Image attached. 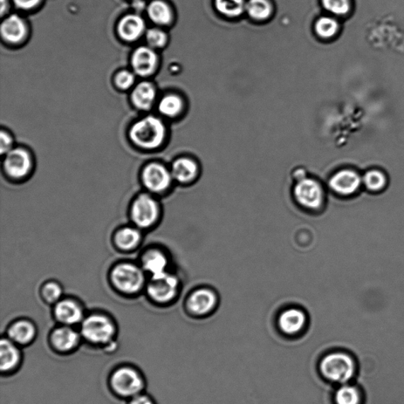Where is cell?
Instances as JSON below:
<instances>
[{
  "instance_id": "14",
  "label": "cell",
  "mask_w": 404,
  "mask_h": 404,
  "mask_svg": "<svg viewBox=\"0 0 404 404\" xmlns=\"http://www.w3.org/2000/svg\"><path fill=\"white\" fill-rule=\"evenodd\" d=\"M217 304L215 294L208 289H200L191 294L187 306L191 313L204 315L214 309Z\"/></svg>"
},
{
  "instance_id": "17",
  "label": "cell",
  "mask_w": 404,
  "mask_h": 404,
  "mask_svg": "<svg viewBox=\"0 0 404 404\" xmlns=\"http://www.w3.org/2000/svg\"><path fill=\"white\" fill-rule=\"evenodd\" d=\"M1 33L3 37L9 42H19L25 37L26 33L23 20L16 15L6 18L1 25Z\"/></svg>"
},
{
  "instance_id": "20",
  "label": "cell",
  "mask_w": 404,
  "mask_h": 404,
  "mask_svg": "<svg viewBox=\"0 0 404 404\" xmlns=\"http://www.w3.org/2000/svg\"><path fill=\"white\" fill-rule=\"evenodd\" d=\"M156 98L155 88L149 82L144 81L137 86L132 93L134 105L142 110L151 108Z\"/></svg>"
},
{
  "instance_id": "15",
  "label": "cell",
  "mask_w": 404,
  "mask_h": 404,
  "mask_svg": "<svg viewBox=\"0 0 404 404\" xmlns=\"http://www.w3.org/2000/svg\"><path fill=\"white\" fill-rule=\"evenodd\" d=\"M54 314L60 323L66 325L78 324L83 318L81 308L72 300L61 301L54 309Z\"/></svg>"
},
{
  "instance_id": "18",
  "label": "cell",
  "mask_w": 404,
  "mask_h": 404,
  "mask_svg": "<svg viewBox=\"0 0 404 404\" xmlns=\"http://www.w3.org/2000/svg\"><path fill=\"white\" fill-rule=\"evenodd\" d=\"M79 335L70 327H61L54 330L52 335V342L60 352H69L77 346Z\"/></svg>"
},
{
  "instance_id": "26",
  "label": "cell",
  "mask_w": 404,
  "mask_h": 404,
  "mask_svg": "<svg viewBox=\"0 0 404 404\" xmlns=\"http://www.w3.org/2000/svg\"><path fill=\"white\" fill-rule=\"evenodd\" d=\"M141 239L140 232L133 228L120 230L115 237L116 243L122 250H132L139 244Z\"/></svg>"
},
{
  "instance_id": "7",
  "label": "cell",
  "mask_w": 404,
  "mask_h": 404,
  "mask_svg": "<svg viewBox=\"0 0 404 404\" xmlns=\"http://www.w3.org/2000/svg\"><path fill=\"white\" fill-rule=\"evenodd\" d=\"M294 193L298 202L306 208L316 209L323 203V190L315 180H301L294 187Z\"/></svg>"
},
{
  "instance_id": "1",
  "label": "cell",
  "mask_w": 404,
  "mask_h": 404,
  "mask_svg": "<svg viewBox=\"0 0 404 404\" xmlns=\"http://www.w3.org/2000/svg\"><path fill=\"white\" fill-rule=\"evenodd\" d=\"M319 369L323 378L335 384L345 385L354 378L357 364L353 356L346 352H333L321 359Z\"/></svg>"
},
{
  "instance_id": "11",
  "label": "cell",
  "mask_w": 404,
  "mask_h": 404,
  "mask_svg": "<svg viewBox=\"0 0 404 404\" xmlns=\"http://www.w3.org/2000/svg\"><path fill=\"white\" fill-rule=\"evenodd\" d=\"M4 167L6 172L13 178L24 177L31 168L30 156L23 149H11L6 154Z\"/></svg>"
},
{
  "instance_id": "37",
  "label": "cell",
  "mask_w": 404,
  "mask_h": 404,
  "mask_svg": "<svg viewBox=\"0 0 404 404\" xmlns=\"http://www.w3.org/2000/svg\"><path fill=\"white\" fill-rule=\"evenodd\" d=\"M0 141H1V143H0V149H1V154H8L10 152L12 146V140L11 137L8 134L2 132L1 135H0Z\"/></svg>"
},
{
  "instance_id": "19",
  "label": "cell",
  "mask_w": 404,
  "mask_h": 404,
  "mask_svg": "<svg viewBox=\"0 0 404 404\" xmlns=\"http://www.w3.org/2000/svg\"><path fill=\"white\" fill-rule=\"evenodd\" d=\"M20 352L18 347L8 339H3L0 344V368L3 372L10 371L19 364Z\"/></svg>"
},
{
  "instance_id": "30",
  "label": "cell",
  "mask_w": 404,
  "mask_h": 404,
  "mask_svg": "<svg viewBox=\"0 0 404 404\" xmlns=\"http://www.w3.org/2000/svg\"><path fill=\"white\" fill-rule=\"evenodd\" d=\"M183 101L177 96L168 95L163 98L159 105L160 112L169 117L179 115L182 111Z\"/></svg>"
},
{
  "instance_id": "38",
  "label": "cell",
  "mask_w": 404,
  "mask_h": 404,
  "mask_svg": "<svg viewBox=\"0 0 404 404\" xmlns=\"http://www.w3.org/2000/svg\"><path fill=\"white\" fill-rule=\"evenodd\" d=\"M129 404H154L151 399L146 396L137 395L134 396Z\"/></svg>"
},
{
  "instance_id": "12",
  "label": "cell",
  "mask_w": 404,
  "mask_h": 404,
  "mask_svg": "<svg viewBox=\"0 0 404 404\" xmlns=\"http://www.w3.org/2000/svg\"><path fill=\"white\" fill-rule=\"evenodd\" d=\"M306 323L305 313L300 310L289 309L279 315L278 325L280 331L286 335H296L302 332Z\"/></svg>"
},
{
  "instance_id": "13",
  "label": "cell",
  "mask_w": 404,
  "mask_h": 404,
  "mask_svg": "<svg viewBox=\"0 0 404 404\" xmlns=\"http://www.w3.org/2000/svg\"><path fill=\"white\" fill-rule=\"evenodd\" d=\"M132 63L136 74L145 77L151 74L155 70L157 57L149 47H141L133 54Z\"/></svg>"
},
{
  "instance_id": "8",
  "label": "cell",
  "mask_w": 404,
  "mask_h": 404,
  "mask_svg": "<svg viewBox=\"0 0 404 404\" xmlns=\"http://www.w3.org/2000/svg\"><path fill=\"white\" fill-rule=\"evenodd\" d=\"M177 287V279L166 272L152 277L148 284V292L157 302L166 303L175 297Z\"/></svg>"
},
{
  "instance_id": "3",
  "label": "cell",
  "mask_w": 404,
  "mask_h": 404,
  "mask_svg": "<svg viewBox=\"0 0 404 404\" xmlns=\"http://www.w3.org/2000/svg\"><path fill=\"white\" fill-rule=\"evenodd\" d=\"M81 333L91 343L104 345L113 338L115 327L107 317L94 314L84 320L82 323Z\"/></svg>"
},
{
  "instance_id": "5",
  "label": "cell",
  "mask_w": 404,
  "mask_h": 404,
  "mask_svg": "<svg viewBox=\"0 0 404 404\" xmlns=\"http://www.w3.org/2000/svg\"><path fill=\"white\" fill-rule=\"evenodd\" d=\"M111 381L115 391L126 397L138 395L144 386L140 374L135 369L129 367L117 369L113 374Z\"/></svg>"
},
{
  "instance_id": "25",
  "label": "cell",
  "mask_w": 404,
  "mask_h": 404,
  "mask_svg": "<svg viewBox=\"0 0 404 404\" xmlns=\"http://www.w3.org/2000/svg\"><path fill=\"white\" fill-rule=\"evenodd\" d=\"M147 13L149 18L159 25L168 24L173 18L170 6L161 0H154L150 3L147 8Z\"/></svg>"
},
{
  "instance_id": "6",
  "label": "cell",
  "mask_w": 404,
  "mask_h": 404,
  "mask_svg": "<svg viewBox=\"0 0 404 404\" xmlns=\"http://www.w3.org/2000/svg\"><path fill=\"white\" fill-rule=\"evenodd\" d=\"M134 222L140 228L154 224L159 215L158 204L151 196L142 195L134 201L132 210Z\"/></svg>"
},
{
  "instance_id": "10",
  "label": "cell",
  "mask_w": 404,
  "mask_h": 404,
  "mask_svg": "<svg viewBox=\"0 0 404 404\" xmlns=\"http://www.w3.org/2000/svg\"><path fill=\"white\" fill-rule=\"evenodd\" d=\"M143 181L149 190L154 192H162L172 183V175L166 168L154 163L144 170Z\"/></svg>"
},
{
  "instance_id": "22",
  "label": "cell",
  "mask_w": 404,
  "mask_h": 404,
  "mask_svg": "<svg viewBox=\"0 0 404 404\" xmlns=\"http://www.w3.org/2000/svg\"><path fill=\"white\" fill-rule=\"evenodd\" d=\"M173 176L179 182L188 183L195 179L197 166L195 161L187 158L177 160L173 166Z\"/></svg>"
},
{
  "instance_id": "32",
  "label": "cell",
  "mask_w": 404,
  "mask_h": 404,
  "mask_svg": "<svg viewBox=\"0 0 404 404\" xmlns=\"http://www.w3.org/2000/svg\"><path fill=\"white\" fill-rule=\"evenodd\" d=\"M323 5L335 16H344L351 10L350 0H323Z\"/></svg>"
},
{
  "instance_id": "33",
  "label": "cell",
  "mask_w": 404,
  "mask_h": 404,
  "mask_svg": "<svg viewBox=\"0 0 404 404\" xmlns=\"http://www.w3.org/2000/svg\"><path fill=\"white\" fill-rule=\"evenodd\" d=\"M147 42L151 47H162L167 42L166 34L161 30L152 29L146 33Z\"/></svg>"
},
{
  "instance_id": "29",
  "label": "cell",
  "mask_w": 404,
  "mask_h": 404,
  "mask_svg": "<svg viewBox=\"0 0 404 404\" xmlns=\"http://www.w3.org/2000/svg\"><path fill=\"white\" fill-rule=\"evenodd\" d=\"M339 30V24L334 18L323 17L315 25V31L321 37L328 39L333 37Z\"/></svg>"
},
{
  "instance_id": "27",
  "label": "cell",
  "mask_w": 404,
  "mask_h": 404,
  "mask_svg": "<svg viewBox=\"0 0 404 404\" xmlns=\"http://www.w3.org/2000/svg\"><path fill=\"white\" fill-rule=\"evenodd\" d=\"M246 4L244 0H215L217 11L229 17L241 16L246 10Z\"/></svg>"
},
{
  "instance_id": "36",
  "label": "cell",
  "mask_w": 404,
  "mask_h": 404,
  "mask_svg": "<svg viewBox=\"0 0 404 404\" xmlns=\"http://www.w3.org/2000/svg\"><path fill=\"white\" fill-rule=\"evenodd\" d=\"M41 0H13L18 8L22 10H31L40 4Z\"/></svg>"
},
{
  "instance_id": "4",
  "label": "cell",
  "mask_w": 404,
  "mask_h": 404,
  "mask_svg": "<svg viewBox=\"0 0 404 404\" xmlns=\"http://www.w3.org/2000/svg\"><path fill=\"white\" fill-rule=\"evenodd\" d=\"M112 280L116 287L126 293H134L144 284L142 271L134 265L125 263L116 266L112 272Z\"/></svg>"
},
{
  "instance_id": "21",
  "label": "cell",
  "mask_w": 404,
  "mask_h": 404,
  "mask_svg": "<svg viewBox=\"0 0 404 404\" xmlns=\"http://www.w3.org/2000/svg\"><path fill=\"white\" fill-rule=\"evenodd\" d=\"M13 342L18 345H27L35 337V328L27 321H19L13 324L8 332Z\"/></svg>"
},
{
  "instance_id": "16",
  "label": "cell",
  "mask_w": 404,
  "mask_h": 404,
  "mask_svg": "<svg viewBox=\"0 0 404 404\" xmlns=\"http://www.w3.org/2000/svg\"><path fill=\"white\" fill-rule=\"evenodd\" d=\"M145 30V23L139 16L129 15L122 18L118 25V32L122 39L134 41L139 38Z\"/></svg>"
},
{
  "instance_id": "2",
  "label": "cell",
  "mask_w": 404,
  "mask_h": 404,
  "mask_svg": "<svg viewBox=\"0 0 404 404\" xmlns=\"http://www.w3.org/2000/svg\"><path fill=\"white\" fill-rule=\"evenodd\" d=\"M129 135L137 146L153 149L161 145L166 137V127L159 119L148 116L135 123Z\"/></svg>"
},
{
  "instance_id": "31",
  "label": "cell",
  "mask_w": 404,
  "mask_h": 404,
  "mask_svg": "<svg viewBox=\"0 0 404 404\" xmlns=\"http://www.w3.org/2000/svg\"><path fill=\"white\" fill-rule=\"evenodd\" d=\"M362 183L369 190L380 191L386 187L387 178L381 171L371 170L365 174Z\"/></svg>"
},
{
  "instance_id": "9",
  "label": "cell",
  "mask_w": 404,
  "mask_h": 404,
  "mask_svg": "<svg viewBox=\"0 0 404 404\" xmlns=\"http://www.w3.org/2000/svg\"><path fill=\"white\" fill-rule=\"evenodd\" d=\"M362 182V178L354 171L344 169L331 178L330 186L335 193L347 196L357 192Z\"/></svg>"
},
{
  "instance_id": "24",
  "label": "cell",
  "mask_w": 404,
  "mask_h": 404,
  "mask_svg": "<svg viewBox=\"0 0 404 404\" xmlns=\"http://www.w3.org/2000/svg\"><path fill=\"white\" fill-rule=\"evenodd\" d=\"M168 265L167 258L158 250H152L143 258V267L152 274V277L166 272Z\"/></svg>"
},
{
  "instance_id": "28",
  "label": "cell",
  "mask_w": 404,
  "mask_h": 404,
  "mask_svg": "<svg viewBox=\"0 0 404 404\" xmlns=\"http://www.w3.org/2000/svg\"><path fill=\"white\" fill-rule=\"evenodd\" d=\"M246 11L252 18L264 20L270 16L272 6L267 0H249L246 4Z\"/></svg>"
},
{
  "instance_id": "23",
  "label": "cell",
  "mask_w": 404,
  "mask_h": 404,
  "mask_svg": "<svg viewBox=\"0 0 404 404\" xmlns=\"http://www.w3.org/2000/svg\"><path fill=\"white\" fill-rule=\"evenodd\" d=\"M334 402L335 404H362L364 396L358 386L347 383L335 391Z\"/></svg>"
},
{
  "instance_id": "34",
  "label": "cell",
  "mask_w": 404,
  "mask_h": 404,
  "mask_svg": "<svg viewBox=\"0 0 404 404\" xmlns=\"http://www.w3.org/2000/svg\"><path fill=\"white\" fill-rule=\"evenodd\" d=\"M62 293L61 287L56 283L47 284L43 289L45 299L50 303L57 302L62 296Z\"/></svg>"
},
{
  "instance_id": "35",
  "label": "cell",
  "mask_w": 404,
  "mask_h": 404,
  "mask_svg": "<svg viewBox=\"0 0 404 404\" xmlns=\"http://www.w3.org/2000/svg\"><path fill=\"white\" fill-rule=\"evenodd\" d=\"M115 82L120 88L126 90V88L131 87L134 84V74L127 71H121L116 76Z\"/></svg>"
}]
</instances>
